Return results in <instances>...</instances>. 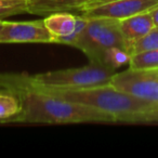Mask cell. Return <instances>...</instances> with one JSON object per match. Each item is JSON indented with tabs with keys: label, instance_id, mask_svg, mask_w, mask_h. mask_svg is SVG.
<instances>
[{
	"label": "cell",
	"instance_id": "obj_1",
	"mask_svg": "<svg viewBox=\"0 0 158 158\" xmlns=\"http://www.w3.org/2000/svg\"><path fill=\"white\" fill-rule=\"evenodd\" d=\"M0 89L16 95L21 112L13 121L27 123H116L107 113L84 104L73 103L39 89L15 81L10 74H0Z\"/></svg>",
	"mask_w": 158,
	"mask_h": 158
},
{
	"label": "cell",
	"instance_id": "obj_2",
	"mask_svg": "<svg viewBox=\"0 0 158 158\" xmlns=\"http://www.w3.org/2000/svg\"><path fill=\"white\" fill-rule=\"evenodd\" d=\"M46 92L65 101L98 108L113 116L116 121L127 123H145L146 113L158 110L157 104L138 99L129 93L114 88L110 85L80 90Z\"/></svg>",
	"mask_w": 158,
	"mask_h": 158
},
{
	"label": "cell",
	"instance_id": "obj_3",
	"mask_svg": "<svg viewBox=\"0 0 158 158\" xmlns=\"http://www.w3.org/2000/svg\"><path fill=\"white\" fill-rule=\"evenodd\" d=\"M115 70L103 65L90 63L76 68L54 70L29 76L26 74H10V76L24 86L44 91H68L110 85Z\"/></svg>",
	"mask_w": 158,
	"mask_h": 158
},
{
	"label": "cell",
	"instance_id": "obj_4",
	"mask_svg": "<svg viewBox=\"0 0 158 158\" xmlns=\"http://www.w3.org/2000/svg\"><path fill=\"white\" fill-rule=\"evenodd\" d=\"M73 47L81 50L90 63L95 64H100L105 50L113 47L123 48L129 52V44L120 31L119 20L110 18L88 19L84 31Z\"/></svg>",
	"mask_w": 158,
	"mask_h": 158
},
{
	"label": "cell",
	"instance_id": "obj_5",
	"mask_svg": "<svg viewBox=\"0 0 158 158\" xmlns=\"http://www.w3.org/2000/svg\"><path fill=\"white\" fill-rule=\"evenodd\" d=\"M110 85L138 99L158 105V68H130L115 73Z\"/></svg>",
	"mask_w": 158,
	"mask_h": 158
},
{
	"label": "cell",
	"instance_id": "obj_6",
	"mask_svg": "<svg viewBox=\"0 0 158 158\" xmlns=\"http://www.w3.org/2000/svg\"><path fill=\"white\" fill-rule=\"evenodd\" d=\"M44 25L53 38V44L74 46L84 31L88 19L70 12H59L44 16Z\"/></svg>",
	"mask_w": 158,
	"mask_h": 158
},
{
	"label": "cell",
	"instance_id": "obj_7",
	"mask_svg": "<svg viewBox=\"0 0 158 158\" xmlns=\"http://www.w3.org/2000/svg\"><path fill=\"white\" fill-rule=\"evenodd\" d=\"M41 42L53 44V38L44 20L31 22H7L0 31V44Z\"/></svg>",
	"mask_w": 158,
	"mask_h": 158
},
{
	"label": "cell",
	"instance_id": "obj_8",
	"mask_svg": "<svg viewBox=\"0 0 158 158\" xmlns=\"http://www.w3.org/2000/svg\"><path fill=\"white\" fill-rule=\"evenodd\" d=\"M158 6V0H117L104 3L81 12L80 15L87 19L110 18L123 20L136 14L144 13L153 10Z\"/></svg>",
	"mask_w": 158,
	"mask_h": 158
},
{
	"label": "cell",
	"instance_id": "obj_9",
	"mask_svg": "<svg viewBox=\"0 0 158 158\" xmlns=\"http://www.w3.org/2000/svg\"><path fill=\"white\" fill-rule=\"evenodd\" d=\"M90 0H27V13L48 16L59 12L80 11Z\"/></svg>",
	"mask_w": 158,
	"mask_h": 158
},
{
	"label": "cell",
	"instance_id": "obj_10",
	"mask_svg": "<svg viewBox=\"0 0 158 158\" xmlns=\"http://www.w3.org/2000/svg\"><path fill=\"white\" fill-rule=\"evenodd\" d=\"M119 26L125 39L129 44V49L133 42L144 37L155 25L151 11L136 14L130 18L119 20Z\"/></svg>",
	"mask_w": 158,
	"mask_h": 158
},
{
	"label": "cell",
	"instance_id": "obj_11",
	"mask_svg": "<svg viewBox=\"0 0 158 158\" xmlns=\"http://www.w3.org/2000/svg\"><path fill=\"white\" fill-rule=\"evenodd\" d=\"M21 104L15 94L9 91H0V120L3 123L13 121L20 114Z\"/></svg>",
	"mask_w": 158,
	"mask_h": 158
},
{
	"label": "cell",
	"instance_id": "obj_12",
	"mask_svg": "<svg viewBox=\"0 0 158 158\" xmlns=\"http://www.w3.org/2000/svg\"><path fill=\"white\" fill-rule=\"evenodd\" d=\"M130 59H131V54L127 50L118 47H113L105 50L101 57L100 64L116 72V69H118L119 67L129 64Z\"/></svg>",
	"mask_w": 158,
	"mask_h": 158
},
{
	"label": "cell",
	"instance_id": "obj_13",
	"mask_svg": "<svg viewBox=\"0 0 158 158\" xmlns=\"http://www.w3.org/2000/svg\"><path fill=\"white\" fill-rule=\"evenodd\" d=\"M130 68H158V49L142 51L131 55L129 62Z\"/></svg>",
	"mask_w": 158,
	"mask_h": 158
},
{
	"label": "cell",
	"instance_id": "obj_14",
	"mask_svg": "<svg viewBox=\"0 0 158 158\" xmlns=\"http://www.w3.org/2000/svg\"><path fill=\"white\" fill-rule=\"evenodd\" d=\"M153 49H158V26H154L144 37L133 42L130 46L129 53L132 55L142 51L153 50Z\"/></svg>",
	"mask_w": 158,
	"mask_h": 158
},
{
	"label": "cell",
	"instance_id": "obj_15",
	"mask_svg": "<svg viewBox=\"0 0 158 158\" xmlns=\"http://www.w3.org/2000/svg\"><path fill=\"white\" fill-rule=\"evenodd\" d=\"M22 13H27V0H0V21Z\"/></svg>",
	"mask_w": 158,
	"mask_h": 158
},
{
	"label": "cell",
	"instance_id": "obj_16",
	"mask_svg": "<svg viewBox=\"0 0 158 158\" xmlns=\"http://www.w3.org/2000/svg\"><path fill=\"white\" fill-rule=\"evenodd\" d=\"M113 1H117V0H90L81 10L80 12H84V11H87L89 9H92V8L97 7V6H100V5H104V3H108V2H113Z\"/></svg>",
	"mask_w": 158,
	"mask_h": 158
},
{
	"label": "cell",
	"instance_id": "obj_17",
	"mask_svg": "<svg viewBox=\"0 0 158 158\" xmlns=\"http://www.w3.org/2000/svg\"><path fill=\"white\" fill-rule=\"evenodd\" d=\"M158 123V110L146 113L145 123Z\"/></svg>",
	"mask_w": 158,
	"mask_h": 158
},
{
	"label": "cell",
	"instance_id": "obj_18",
	"mask_svg": "<svg viewBox=\"0 0 158 158\" xmlns=\"http://www.w3.org/2000/svg\"><path fill=\"white\" fill-rule=\"evenodd\" d=\"M152 18H153V22L155 26H158V6H156L153 10H151Z\"/></svg>",
	"mask_w": 158,
	"mask_h": 158
},
{
	"label": "cell",
	"instance_id": "obj_19",
	"mask_svg": "<svg viewBox=\"0 0 158 158\" xmlns=\"http://www.w3.org/2000/svg\"><path fill=\"white\" fill-rule=\"evenodd\" d=\"M3 25H5V20H3V21H0V31H2Z\"/></svg>",
	"mask_w": 158,
	"mask_h": 158
},
{
	"label": "cell",
	"instance_id": "obj_20",
	"mask_svg": "<svg viewBox=\"0 0 158 158\" xmlns=\"http://www.w3.org/2000/svg\"><path fill=\"white\" fill-rule=\"evenodd\" d=\"M3 123V121H2V120H0V123Z\"/></svg>",
	"mask_w": 158,
	"mask_h": 158
}]
</instances>
